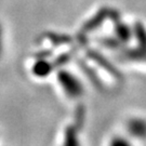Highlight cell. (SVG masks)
Wrapping results in <instances>:
<instances>
[{
    "label": "cell",
    "instance_id": "cell-1",
    "mask_svg": "<svg viewBox=\"0 0 146 146\" xmlns=\"http://www.w3.org/2000/svg\"><path fill=\"white\" fill-rule=\"evenodd\" d=\"M58 82L63 88L64 92L67 94L69 98H78L84 92L82 84L75 76L70 75L67 72H61L58 76Z\"/></svg>",
    "mask_w": 146,
    "mask_h": 146
},
{
    "label": "cell",
    "instance_id": "cell-6",
    "mask_svg": "<svg viewBox=\"0 0 146 146\" xmlns=\"http://www.w3.org/2000/svg\"><path fill=\"white\" fill-rule=\"evenodd\" d=\"M3 33H2V28L0 25V56H1V53H2V48H3Z\"/></svg>",
    "mask_w": 146,
    "mask_h": 146
},
{
    "label": "cell",
    "instance_id": "cell-5",
    "mask_svg": "<svg viewBox=\"0 0 146 146\" xmlns=\"http://www.w3.org/2000/svg\"><path fill=\"white\" fill-rule=\"evenodd\" d=\"M108 146H132V144L128 139H125L123 136H116L114 139H111Z\"/></svg>",
    "mask_w": 146,
    "mask_h": 146
},
{
    "label": "cell",
    "instance_id": "cell-4",
    "mask_svg": "<svg viewBox=\"0 0 146 146\" xmlns=\"http://www.w3.org/2000/svg\"><path fill=\"white\" fill-rule=\"evenodd\" d=\"M51 70V67L50 65L48 64L47 62H38L34 65V68H33V72L36 76H39V77H44L49 75Z\"/></svg>",
    "mask_w": 146,
    "mask_h": 146
},
{
    "label": "cell",
    "instance_id": "cell-3",
    "mask_svg": "<svg viewBox=\"0 0 146 146\" xmlns=\"http://www.w3.org/2000/svg\"><path fill=\"white\" fill-rule=\"evenodd\" d=\"M79 130L75 125H68L64 131V139L62 146H80Z\"/></svg>",
    "mask_w": 146,
    "mask_h": 146
},
{
    "label": "cell",
    "instance_id": "cell-2",
    "mask_svg": "<svg viewBox=\"0 0 146 146\" xmlns=\"http://www.w3.org/2000/svg\"><path fill=\"white\" fill-rule=\"evenodd\" d=\"M128 131L136 139L146 137V120L142 118H133L128 122Z\"/></svg>",
    "mask_w": 146,
    "mask_h": 146
}]
</instances>
